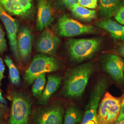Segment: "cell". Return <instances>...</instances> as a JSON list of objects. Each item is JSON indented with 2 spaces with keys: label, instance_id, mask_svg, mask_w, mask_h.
Here are the masks:
<instances>
[{
  "label": "cell",
  "instance_id": "cell-7",
  "mask_svg": "<svg viewBox=\"0 0 124 124\" xmlns=\"http://www.w3.org/2000/svg\"><path fill=\"white\" fill-rule=\"evenodd\" d=\"M55 31L58 36L62 37H72L85 34H93L97 29L91 25L82 24L63 15L58 19L55 27Z\"/></svg>",
  "mask_w": 124,
  "mask_h": 124
},
{
  "label": "cell",
  "instance_id": "cell-12",
  "mask_svg": "<svg viewBox=\"0 0 124 124\" xmlns=\"http://www.w3.org/2000/svg\"><path fill=\"white\" fill-rule=\"evenodd\" d=\"M104 70L117 82L124 81V59L115 55H108L102 61Z\"/></svg>",
  "mask_w": 124,
  "mask_h": 124
},
{
  "label": "cell",
  "instance_id": "cell-19",
  "mask_svg": "<svg viewBox=\"0 0 124 124\" xmlns=\"http://www.w3.org/2000/svg\"><path fill=\"white\" fill-rule=\"evenodd\" d=\"M83 116L80 109L75 106L69 107L64 116L63 124H77L81 122Z\"/></svg>",
  "mask_w": 124,
  "mask_h": 124
},
{
  "label": "cell",
  "instance_id": "cell-31",
  "mask_svg": "<svg viewBox=\"0 0 124 124\" xmlns=\"http://www.w3.org/2000/svg\"><path fill=\"white\" fill-rule=\"evenodd\" d=\"M3 118V113H2V110L0 108V122L1 121Z\"/></svg>",
  "mask_w": 124,
  "mask_h": 124
},
{
  "label": "cell",
  "instance_id": "cell-6",
  "mask_svg": "<svg viewBox=\"0 0 124 124\" xmlns=\"http://www.w3.org/2000/svg\"><path fill=\"white\" fill-rule=\"evenodd\" d=\"M108 81L105 77L98 80L91 94L81 124H98L97 113L100 103L108 86Z\"/></svg>",
  "mask_w": 124,
  "mask_h": 124
},
{
  "label": "cell",
  "instance_id": "cell-33",
  "mask_svg": "<svg viewBox=\"0 0 124 124\" xmlns=\"http://www.w3.org/2000/svg\"><path fill=\"white\" fill-rule=\"evenodd\" d=\"M119 123H120L119 124H124V120L119 122Z\"/></svg>",
  "mask_w": 124,
  "mask_h": 124
},
{
  "label": "cell",
  "instance_id": "cell-14",
  "mask_svg": "<svg viewBox=\"0 0 124 124\" xmlns=\"http://www.w3.org/2000/svg\"><path fill=\"white\" fill-rule=\"evenodd\" d=\"M54 21L53 9L48 0H37V14L36 28L39 31H43Z\"/></svg>",
  "mask_w": 124,
  "mask_h": 124
},
{
  "label": "cell",
  "instance_id": "cell-15",
  "mask_svg": "<svg viewBox=\"0 0 124 124\" xmlns=\"http://www.w3.org/2000/svg\"><path fill=\"white\" fill-rule=\"evenodd\" d=\"M62 80V77L59 75H50L48 76L47 84L38 101L40 104L44 105L47 103L51 96L59 88Z\"/></svg>",
  "mask_w": 124,
  "mask_h": 124
},
{
  "label": "cell",
  "instance_id": "cell-28",
  "mask_svg": "<svg viewBox=\"0 0 124 124\" xmlns=\"http://www.w3.org/2000/svg\"><path fill=\"white\" fill-rule=\"evenodd\" d=\"M118 51L121 56L124 57V44L120 45Z\"/></svg>",
  "mask_w": 124,
  "mask_h": 124
},
{
  "label": "cell",
  "instance_id": "cell-1",
  "mask_svg": "<svg viewBox=\"0 0 124 124\" xmlns=\"http://www.w3.org/2000/svg\"><path fill=\"white\" fill-rule=\"evenodd\" d=\"M94 70V64L92 62H88L68 72L64 81V95L69 98L81 97Z\"/></svg>",
  "mask_w": 124,
  "mask_h": 124
},
{
  "label": "cell",
  "instance_id": "cell-29",
  "mask_svg": "<svg viewBox=\"0 0 124 124\" xmlns=\"http://www.w3.org/2000/svg\"><path fill=\"white\" fill-rule=\"evenodd\" d=\"M0 103H1L3 105H6L7 104V102L6 101V100L4 98H3V97L2 96L1 92L0 90Z\"/></svg>",
  "mask_w": 124,
  "mask_h": 124
},
{
  "label": "cell",
  "instance_id": "cell-24",
  "mask_svg": "<svg viewBox=\"0 0 124 124\" xmlns=\"http://www.w3.org/2000/svg\"><path fill=\"white\" fill-rule=\"evenodd\" d=\"M58 1L61 7L70 9L74 5L78 3L79 0H58Z\"/></svg>",
  "mask_w": 124,
  "mask_h": 124
},
{
  "label": "cell",
  "instance_id": "cell-8",
  "mask_svg": "<svg viewBox=\"0 0 124 124\" xmlns=\"http://www.w3.org/2000/svg\"><path fill=\"white\" fill-rule=\"evenodd\" d=\"M64 111L63 106L58 103L38 109L33 115V124H63Z\"/></svg>",
  "mask_w": 124,
  "mask_h": 124
},
{
  "label": "cell",
  "instance_id": "cell-17",
  "mask_svg": "<svg viewBox=\"0 0 124 124\" xmlns=\"http://www.w3.org/2000/svg\"><path fill=\"white\" fill-rule=\"evenodd\" d=\"M98 26L109 33L115 40L124 41V26L110 19L103 20L97 24Z\"/></svg>",
  "mask_w": 124,
  "mask_h": 124
},
{
  "label": "cell",
  "instance_id": "cell-18",
  "mask_svg": "<svg viewBox=\"0 0 124 124\" xmlns=\"http://www.w3.org/2000/svg\"><path fill=\"white\" fill-rule=\"evenodd\" d=\"M74 17L85 22H90L96 16V11L84 7L77 3L70 8Z\"/></svg>",
  "mask_w": 124,
  "mask_h": 124
},
{
  "label": "cell",
  "instance_id": "cell-22",
  "mask_svg": "<svg viewBox=\"0 0 124 124\" xmlns=\"http://www.w3.org/2000/svg\"><path fill=\"white\" fill-rule=\"evenodd\" d=\"M7 45L4 30L0 24V55H2L7 51Z\"/></svg>",
  "mask_w": 124,
  "mask_h": 124
},
{
  "label": "cell",
  "instance_id": "cell-13",
  "mask_svg": "<svg viewBox=\"0 0 124 124\" xmlns=\"http://www.w3.org/2000/svg\"><path fill=\"white\" fill-rule=\"evenodd\" d=\"M33 36L31 30L26 26H23L18 30L17 45L20 60L26 63L31 58Z\"/></svg>",
  "mask_w": 124,
  "mask_h": 124
},
{
  "label": "cell",
  "instance_id": "cell-5",
  "mask_svg": "<svg viewBox=\"0 0 124 124\" xmlns=\"http://www.w3.org/2000/svg\"><path fill=\"white\" fill-rule=\"evenodd\" d=\"M121 99L113 96L108 92L104 94L98 109V124L117 123L120 115Z\"/></svg>",
  "mask_w": 124,
  "mask_h": 124
},
{
  "label": "cell",
  "instance_id": "cell-2",
  "mask_svg": "<svg viewBox=\"0 0 124 124\" xmlns=\"http://www.w3.org/2000/svg\"><path fill=\"white\" fill-rule=\"evenodd\" d=\"M61 66L57 58L44 54L36 55L24 74V81L26 84L31 85L41 74L57 71Z\"/></svg>",
  "mask_w": 124,
  "mask_h": 124
},
{
  "label": "cell",
  "instance_id": "cell-16",
  "mask_svg": "<svg viewBox=\"0 0 124 124\" xmlns=\"http://www.w3.org/2000/svg\"><path fill=\"white\" fill-rule=\"evenodd\" d=\"M99 14L102 18H109L115 15L123 6L124 0H98Z\"/></svg>",
  "mask_w": 124,
  "mask_h": 124
},
{
  "label": "cell",
  "instance_id": "cell-20",
  "mask_svg": "<svg viewBox=\"0 0 124 124\" xmlns=\"http://www.w3.org/2000/svg\"><path fill=\"white\" fill-rule=\"evenodd\" d=\"M4 62L8 68L10 80L12 84L19 86L20 84L21 79L17 67L13 62V60L8 56H6Z\"/></svg>",
  "mask_w": 124,
  "mask_h": 124
},
{
  "label": "cell",
  "instance_id": "cell-10",
  "mask_svg": "<svg viewBox=\"0 0 124 124\" xmlns=\"http://www.w3.org/2000/svg\"><path fill=\"white\" fill-rule=\"evenodd\" d=\"M0 5L10 15L24 19L31 18L34 13L33 0H0Z\"/></svg>",
  "mask_w": 124,
  "mask_h": 124
},
{
  "label": "cell",
  "instance_id": "cell-32",
  "mask_svg": "<svg viewBox=\"0 0 124 124\" xmlns=\"http://www.w3.org/2000/svg\"><path fill=\"white\" fill-rule=\"evenodd\" d=\"M3 77H2L1 75H0V86L1 85V80L3 79Z\"/></svg>",
  "mask_w": 124,
  "mask_h": 124
},
{
  "label": "cell",
  "instance_id": "cell-30",
  "mask_svg": "<svg viewBox=\"0 0 124 124\" xmlns=\"http://www.w3.org/2000/svg\"><path fill=\"white\" fill-rule=\"evenodd\" d=\"M0 108L3 111H6L7 110V107L6 106V105H3L0 103Z\"/></svg>",
  "mask_w": 124,
  "mask_h": 124
},
{
  "label": "cell",
  "instance_id": "cell-11",
  "mask_svg": "<svg viewBox=\"0 0 124 124\" xmlns=\"http://www.w3.org/2000/svg\"><path fill=\"white\" fill-rule=\"evenodd\" d=\"M61 41L52 31L46 29L43 31L36 41V50L47 55L55 54Z\"/></svg>",
  "mask_w": 124,
  "mask_h": 124
},
{
  "label": "cell",
  "instance_id": "cell-34",
  "mask_svg": "<svg viewBox=\"0 0 124 124\" xmlns=\"http://www.w3.org/2000/svg\"></svg>",
  "mask_w": 124,
  "mask_h": 124
},
{
  "label": "cell",
  "instance_id": "cell-26",
  "mask_svg": "<svg viewBox=\"0 0 124 124\" xmlns=\"http://www.w3.org/2000/svg\"><path fill=\"white\" fill-rule=\"evenodd\" d=\"M123 120H124V94L121 99L120 115L117 120V123L122 121Z\"/></svg>",
  "mask_w": 124,
  "mask_h": 124
},
{
  "label": "cell",
  "instance_id": "cell-27",
  "mask_svg": "<svg viewBox=\"0 0 124 124\" xmlns=\"http://www.w3.org/2000/svg\"><path fill=\"white\" fill-rule=\"evenodd\" d=\"M5 67L2 58L0 57V75L4 78V73Z\"/></svg>",
  "mask_w": 124,
  "mask_h": 124
},
{
  "label": "cell",
  "instance_id": "cell-9",
  "mask_svg": "<svg viewBox=\"0 0 124 124\" xmlns=\"http://www.w3.org/2000/svg\"><path fill=\"white\" fill-rule=\"evenodd\" d=\"M0 18L7 31L13 57L17 63H19L21 60L17 45V36L19 26L18 21L8 13L0 5Z\"/></svg>",
  "mask_w": 124,
  "mask_h": 124
},
{
  "label": "cell",
  "instance_id": "cell-4",
  "mask_svg": "<svg viewBox=\"0 0 124 124\" xmlns=\"http://www.w3.org/2000/svg\"><path fill=\"white\" fill-rule=\"evenodd\" d=\"M11 98L10 124H29L32 106L31 98L25 93L18 91L13 92Z\"/></svg>",
  "mask_w": 124,
  "mask_h": 124
},
{
  "label": "cell",
  "instance_id": "cell-3",
  "mask_svg": "<svg viewBox=\"0 0 124 124\" xmlns=\"http://www.w3.org/2000/svg\"><path fill=\"white\" fill-rule=\"evenodd\" d=\"M102 40L100 38L70 39L67 43V48L71 59L80 62L90 59L100 49Z\"/></svg>",
  "mask_w": 124,
  "mask_h": 124
},
{
  "label": "cell",
  "instance_id": "cell-23",
  "mask_svg": "<svg viewBox=\"0 0 124 124\" xmlns=\"http://www.w3.org/2000/svg\"><path fill=\"white\" fill-rule=\"evenodd\" d=\"M98 0H79L78 4L89 9H95L98 6Z\"/></svg>",
  "mask_w": 124,
  "mask_h": 124
},
{
  "label": "cell",
  "instance_id": "cell-25",
  "mask_svg": "<svg viewBox=\"0 0 124 124\" xmlns=\"http://www.w3.org/2000/svg\"><path fill=\"white\" fill-rule=\"evenodd\" d=\"M115 18L118 22L124 26V5L117 11L115 14Z\"/></svg>",
  "mask_w": 124,
  "mask_h": 124
},
{
  "label": "cell",
  "instance_id": "cell-21",
  "mask_svg": "<svg viewBox=\"0 0 124 124\" xmlns=\"http://www.w3.org/2000/svg\"><path fill=\"white\" fill-rule=\"evenodd\" d=\"M46 82V74H42L38 76L34 82L32 87L33 95L36 98H40L45 89Z\"/></svg>",
  "mask_w": 124,
  "mask_h": 124
}]
</instances>
